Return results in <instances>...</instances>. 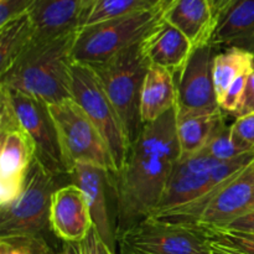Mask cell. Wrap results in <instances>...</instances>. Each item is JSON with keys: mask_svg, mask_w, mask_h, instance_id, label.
I'll use <instances>...</instances> for the list:
<instances>
[{"mask_svg": "<svg viewBox=\"0 0 254 254\" xmlns=\"http://www.w3.org/2000/svg\"><path fill=\"white\" fill-rule=\"evenodd\" d=\"M77 31L55 39L34 40L0 76V84L36 97L49 106L72 99L73 45Z\"/></svg>", "mask_w": 254, "mask_h": 254, "instance_id": "2", "label": "cell"}, {"mask_svg": "<svg viewBox=\"0 0 254 254\" xmlns=\"http://www.w3.org/2000/svg\"><path fill=\"white\" fill-rule=\"evenodd\" d=\"M252 74V73H251ZM251 74H243L238 77L226 91L222 101L220 102V108L226 114H235L237 109L240 108V104L242 102L243 94H245L246 86H247L248 78Z\"/></svg>", "mask_w": 254, "mask_h": 254, "instance_id": "28", "label": "cell"}, {"mask_svg": "<svg viewBox=\"0 0 254 254\" xmlns=\"http://www.w3.org/2000/svg\"><path fill=\"white\" fill-rule=\"evenodd\" d=\"M34 40H49L76 32L82 24V0H35L29 12Z\"/></svg>", "mask_w": 254, "mask_h": 254, "instance_id": "17", "label": "cell"}, {"mask_svg": "<svg viewBox=\"0 0 254 254\" xmlns=\"http://www.w3.org/2000/svg\"><path fill=\"white\" fill-rule=\"evenodd\" d=\"M216 245L223 246V247L231 248V250L238 251L245 254H254V235L242 232H235V231L217 230L208 233Z\"/></svg>", "mask_w": 254, "mask_h": 254, "instance_id": "27", "label": "cell"}, {"mask_svg": "<svg viewBox=\"0 0 254 254\" xmlns=\"http://www.w3.org/2000/svg\"><path fill=\"white\" fill-rule=\"evenodd\" d=\"M168 2L169 0H97L84 25L96 24L103 20L131 12L148 11L164 6Z\"/></svg>", "mask_w": 254, "mask_h": 254, "instance_id": "23", "label": "cell"}, {"mask_svg": "<svg viewBox=\"0 0 254 254\" xmlns=\"http://www.w3.org/2000/svg\"><path fill=\"white\" fill-rule=\"evenodd\" d=\"M97 0H82V24L81 26H83L84 22H86L87 17H88L89 12L93 9V6L96 5Z\"/></svg>", "mask_w": 254, "mask_h": 254, "instance_id": "35", "label": "cell"}, {"mask_svg": "<svg viewBox=\"0 0 254 254\" xmlns=\"http://www.w3.org/2000/svg\"><path fill=\"white\" fill-rule=\"evenodd\" d=\"M7 0H0V4H4V2H6Z\"/></svg>", "mask_w": 254, "mask_h": 254, "instance_id": "37", "label": "cell"}, {"mask_svg": "<svg viewBox=\"0 0 254 254\" xmlns=\"http://www.w3.org/2000/svg\"><path fill=\"white\" fill-rule=\"evenodd\" d=\"M231 134L238 153L254 151V113L236 118L231 124Z\"/></svg>", "mask_w": 254, "mask_h": 254, "instance_id": "26", "label": "cell"}, {"mask_svg": "<svg viewBox=\"0 0 254 254\" xmlns=\"http://www.w3.org/2000/svg\"><path fill=\"white\" fill-rule=\"evenodd\" d=\"M223 230L254 235V211H251V212H248L247 215L237 218V220L233 221L231 225H228L227 227L223 228Z\"/></svg>", "mask_w": 254, "mask_h": 254, "instance_id": "32", "label": "cell"}, {"mask_svg": "<svg viewBox=\"0 0 254 254\" xmlns=\"http://www.w3.org/2000/svg\"><path fill=\"white\" fill-rule=\"evenodd\" d=\"M72 99L83 109L102 134L117 169L121 170L128 159L130 143L116 108L107 96L97 74L88 64H73Z\"/></svg>", "mask_w": 254, "mask_h": 254, "instance_id": "7", "label": "cell"}, {"mask_svg": "<svg viewBox=\"0 0 254 254\" xmlns=\"http://www.w3.org/2000/svg\"><path fill=\"white\" fill-rule=\"evenodd\" d=\"M211 1H212V7H213V12H215L216 22H217L218 19H220V17L227 11L228 7H230L236 0H211Z\"/></svg>", "mask_w": 254, "mask_h": 254, "instance_id": "33", "label": "cell"}, {"mask_svg": "<svg viewBox=\"0 0 254 254\" xmlns=\"http://www.w3.org/2000/svg\"><path fill=\"white\" fill-rule=\"evenodd\" d=\"M252 113H254V72L251 74L250 78H248L245 94H243L242 102L240 104V108L233 114V117L235 118H240V117H245Z\"/></svg>", "mask_w": 254, "mask_h": 254, "instance_id": "31", "label": "cell"}, {"mask_svg": "<svg viewBox=\"0 0 254 254\" xmlns=\"http://www.w3.org/2000/svg\"><path fill=\"white\" fill-rule=\"evenodd\" d=\"M88 66L97 74L116 108L131 146L144 127L140 113L141 91L144 78L150 67L144 56L141 42L107 61Z\"/></svg>", "mask_w": 254, "mask_h": 254, "instance_id": "4", "label": "cell"}, {"mask_svg": "<svg viewBox=\"0 0 254 254\" xmlns=\"http://www.w3.org/2000/svg\"><path fill=\"white\" fill-rule=\"evenodd\" d=\"M166 5L79 27L73 45V61L83 64H101L141 42L163 20Z\"/></svg>", "mask_w": 254, "mask_h": 254, "instance_id": "5", "label": "cell"}, {"mask_svg": "<svg viewBox=\"0 0 254 254\" xmlns=\"http://www.w3.org/2000/svg\"><path fill=\"white\" fill-rule=\"evenodd\" d=\"M178 104L176 76L156 66L149 67L141 91L140 113L144 124L153 123Z\"/></svg>", "mask_w": 254, "mask_h": 254, "instance_id": "19", "label": "cell"}, {"mask_svg": "<svg viewBox=\"0 0 254 254\" xmlns=\"http://www.w3.org/2000/svg\"><path fill=\"white\" fill-rule=\"evenodd\" d=\"M35 39L29 14L0 26V76L27 50Z\"/></svg>", "mask_w": 254, "mask_h": 254, "instance_id": "22", "label": "cell"}, {"mask_svg": "<svg viewBox=\"0 0 254 254\" xmlns=\"http://www.w3.org/2000/svg\"><path fill=\"white\" fill-rule=\"evenodd\" d=\"M180 158L176 107L143 130L121 170L112 173L117 200V238L153 215Z\"/></svg>", "mask_w": 254, "mask_h": 254, "instance_id": "1", "label": "cell"}, {"mask_svg": "<svg viewBox=\"0 0 254 254\" xmlns=\"http://www.w3.org/2000/svg\"><path fill=\"white\" fill-rule=\"evenodd\" d=\"M251 211H254V163L237 178L221 186L186 226L208 236Z\"/></svg>", "mask_w": 254, "mask_h": 254, "instance_id": "11", "label": "cell"}, {"mask_svg": "<svg viewBox=\"0 0 254 254\" xmlns=\"http://www.w3.org/2000/svg\"><path fill=\"white\" fill-rule=\"evenodd\" d=\"M141 47L150 66L160 67L175 76L195 50L190 40L164 17L141 41Z\"/></svg>", "mask_w": 254, "mask_h": 254, "instance_id": "15", "label": "cell"}, {"mask_svg": "<svg viewBox=\"0 0 254 254\" xmlns=\"http://www.w3.org/2000/svg\"><path fill=\"white\" fill-rule=\"evenodd\" d=\"M215 49L211 44L196 47L176 76L179 109L200 113L221 111L212 73Z\"/></svg>", "mask_w": 254, "mask_h": 254, "instance_id": "12", "label": "cell"}, {"mask_svg": "<svg viewBox=\"0 0 254 254\" xmlns=\"http://www.w3.org/2000/svg\"><path fill=\"white\" fill-rule=\"evenodd\" d=\"M81 245L83 248V254H117L103 242L94 227H92Z\"/></svg>", "mask_w": 254, "mask_h": 254, "instance_id": "30", "label": "cell"}, {"mask_svg": "<svg viewBox=\"0 0 254 254\" xmlns=\"http://www.w3.org/2000/svg\"><path fill=\"white\" fill-rule=\"evenodd\" d=\"M50 225L61 242H82L93 227L86 197L78 186L68 184L52 195Z\"/></svg>", "mask_w": 254, "mask_h": 254, "instance_id": "14", "label": "cell"}, {"mask_svg": "<svg viewBox=\"0 0 254 254\" xmlns=\"http://www.w3.org/2000/svg\"><path fill=\"white\" fill-rule=\"evenodd\" d=\"M121 254H212L211 238L180 223L148 217L118 237Z\"/></svg>", "mask_w": 254, "mask_h": 254, "instance_id": "8", "label": "cell"}, {"mask_svg": "<svg viewBox=\"0 0 254 254\" xmlns=\"http://www.w3.org/2000/svg\"><path fill=\"white\" fill-rule=\"evenodd\" d=\"M34 2L35 0H7L0 4V26L29 14Z\"/></svg>", "mask_w": 254, "mask_h": 254, "instance_id": "29", "label": "cell"}, {"mask_svg": "<svg viewBox=\"0 0 254 254\" xmlns=\"http://www.w3.org/2000/svg\"><path fill=\"white\" fill-rule=\"evenodd\" d=\"M223 114L222 111L200 113L183 111L176 107V135L180 149L179 159H188L201 153Z\"/></svg>", "mask_w": 254, "mask_h": 254, "instance_id": "20", "label": "cell"}, {"mask_svg": "<svg viewBox=\"0 0 254 254\" xmlns=\"http://www.w3.org/2000/svg\"><path fill=\"white\" fill-rule=\"evenodd\" d=\"M68 184L71 176L52 173L35 158L16 200L0 207V240L46 238L47 233H54L50 225L52 195L57 189Z\"/></svg>", "mask_w": 254, "mask_h": 254, "instance_id": "3", "label": "cell"}, {"mask_svg": "<svg viewBox=\"0 0 254 254\" xmlns=\"http://www.w3.org/2000/svg\"><path fill=\"white\" fill-rule=\"evenodd\" d=\"M212 242V241H211ZM212 254H245L242 252H238V251L231 250V248L223 247V246L216 245L212 242Z\"/></svg>", "mask_w": 254, "mask_h": 254, "instance_id": "36", "label": "cell"}, {"mask_svg": "<svg viewBox=\"0 0 254 254\" xmlns=\"http://www.w3.org/2000/svg\"><path fill=\"white\" fill-rule=\"evenodd\" d=\"M50 112L68 173L76 164H91L111 173L118 171L102 134L73 99L52 104Z\"/></svg>", "mask_w": 254, "mask_h": 254, "instance_id": "6", "label": "cell"}, {"mask_svg": "<svg viewBox=\"0 0 254 254\" xmlns=\"http://www.w3.org/2000/svg\"><path fill=\"white\" fill-rule=\"evenodd\" d=\"M226 116L227 114L225 113L222 118L218 121L217 126H216L213 133L211 134L207 144L201 151L202 154L217 161H227L236 158V156L242 155V154L238 153L235 144H233L231 126L226 123Z\"/></svg>", "mask_w": 254, "mask_h": 254, "instance_id": "24", "label": "cell"}, {"mask_svg": "<svg viewBox=\"0 0 254 254\" xmlns=\"http://www.w3.org/2000/svg\"><path fill=\"white\" fill-rule=\"evenodd\" d=\"M35 158L34 141L21 127L0 131V207L20 195Z\"/></svg>", "mask_w": 254, "mask_h": 254, "instance_id": "13", "label": "cell"}, {"mask_svg": "<svg viewBox=\"0 0 254 254\" xmlns=\"http://www.w3.org/2000/svg\"><path fill=\"white\" fill-rule=\"evenodd\" d=\"M211 45L254 54V0H236L218 19Z\"/></svg>", "mask_w": 254, "mask_h": 254, "instance_id": "18", "label": "cell"}, {"mask_svg": "<svg viewBox=\"0 0 254 254\" xmlns=\"http://www.w3.org/2000/svg\"><path fill=\"white\" fill-rule=\"evenodd\" d=\"M0 254H57L50 246L47 238L22 237L1 238Z\"/></svg>", "mask_w": 254, "mask_h": 254, "instance_id": "25", "label": "cell"}, {"mask_svg": "<svg viewBox=\"0 0 254 254\" xmlns=\"http://www.w3.org/2000/svg\"><path fill=\"white\" fill-rule=\"evenodd\" d=\"M71 184L78 186L86 197L93 227L103 242L116 252L117 200L112 173L91 164H76L69 173Z\"/></svg>", "mask_w": 254, "mask_h": 254, "instance_id": "10", "label": "cell"}, {"mask_svg": "<svg viewBox=\"0 0 254 254\" xmlns=\"http://www.w3.org/2000/svg\"><path fill=\"white\" fill-rule=\"evenodd\" d=\"M4 87L9 92L20 127L34 141L37 160L52 173L69 175L49 104L36 97Z\"/></svg>", "mask_w": 254, "mask_h": 254, "instance_id": "9", "label": "cell"}, {"mask_svg": "<svg viewBox=\"0 0 254 254\" xmlns=\"http://www.w3.org/2000/svg\"><path fill=\"white\" fill-rule=\"evenodd\" d=\"M57 254H83L81 242H62Z\"/></svg>", "mask_w": 254, "mask_h": 254, "instance_id": "34", "label": "cell"}, {"mask_svg": "<svg viewBox=\"0 0 254 254\" xmlns=\"http://www.w3.org/2000/svg\"><path fill=\"white\" fill-rule=\"evenodd\" d=\"M164 20L180 30L195 49L211 44L217 25L211 0H169Z\"/></svg>", "mask_w": 254, "mask_h": 254, "instance_id": "16", "label": "cell"}, {"mask_svg": "<svg viewBox=\"0 0 254 254\" xmlns=\"http://www.w3.org/2000/svg\"><path fill=\"white\" fill-rule=\"evenodd\" d=\"M254 72V54L246 50L230 47L216 54L213 59V83L218 104L222 101L228 87L243 74Z\"/></svg>", "mask_w": 254, "mask_h": 254, "instance_id": "21", "label": "cell"}]
</instances>
